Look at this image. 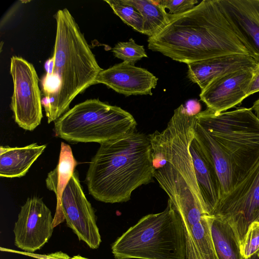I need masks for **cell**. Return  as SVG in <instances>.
Segmentation results:
<instances>
[{
  "instance_id": "cell-19",
  "label": "cell",
  "mask_w": 259,
  "mask_h": 259,
  "mask_svg": "<svg viewBox=\"0 0 259 259\" xmlns=\"http://www.w3.org/2000/svg\"><path fill=\"white\" fill-rule=\"evenodd\" d=\"M133 5L142 16L143 34L149 37L161 32L169 23L168 13L159 1L127 0Z\"/></svg>"
},
{
  "instance_id": "cell-6",
  "label": "cell",
  "mask_w": 259,
  "mask_h": 259,
  "mask_svg": "<svg viewBox=\"0 0 259 259\" xmlns=\"http://www.w3.org/2000/svg\"><path fill=\"white\" fill-rule=\"evenodd\" d=\"M133 116L98 99L75 105L55 121V136L71 142L100 144L136 131Z\"/></svg>"
},
{
  "instance_id": "cell-26",
  "label": "cell",
  "mask_w": 259,
  "mask_h": 259,
  "mask_svg": "<svg viewBox=\"0 0 259 259\" xmlns=\"http://www.w3.org/2000/svg\"><path fill=\"white\" fill-rule=\"evenodd\" d=\"M251 109L252 110L255 111V115L257 118L259 120V99L253 103V106Z\"/></svg>"
},
{
  "instance_id": "cell-31",
  "label": "cell",
  "mask_w": 259,
  "mask_h": 259,
  "mask_svg": "<svg viewBox=\"0 0 259 259\" xmlns=\"http://www.w3.org/2000/svg\"><path fill=\"white\" fill-rule=\"evenodd\" d=\"M40 259H42V258H40Z\"/></svg>"
},
{
  "instance_id": "cell-22",
  "label": "cell",
  "mask_w": 259,
  "mask_h": 259,
  "mask_svg": "<svg viewBox=\"0 0 259 259\" xmlns=\"http://www.w3.org/2000/svg\"><path fill=\"white\" fill-rule=\"evenodd\" d=\"M114 56L124 62L134 65L143 58H147L144 46L136 44L133 38L119 42L112 49Z\"/></svg>"
},
{
  "instance_id": "cell-18",
  "label": "cell",
  "mask_w": 259,
  "mask_h": 259,
  "mask_svg": "<svg viewBox=\"0 0 259 259\" xmlns=\"http://www.w3.org/2000/svg\"><path fill=\"white\" fill-rule=\"evenodd\" d=\"M77 165L70 146L62 142L59 162L56 167L49 173L46 179L47 188L56 196L57 208L59 206L62 195Z\"/></svg>"
},
{
  "instance_id": "cell-10",
  "label": "cell",
  "mask_w": 259,
  "mask_h": 259,
  "mask_svg": "<svg viewBox=\"0 0 259 259\" xmlns=\"http://www.w3.org/2000/svg\"><path fill=\"white\" fill-rule=\"evenodd\" d=\"M53 222L51 211L41 199L28 198L13 229L15 246L28 253L40 249L52 236Z\"/></svg>"
},
{
  "instance_id": "cell-30",
  "label": "cell",
  "mask_w": 259,
  "mask_h": 259,
  "mask_svg": "<svg viewBox=\"0 0 259 259\" xmlns=\"http://www.w3.org/2000/svg\"><path fill=\"white\" fill-rule=\"evenodd\" d=\"M257 222H259V218H258V220Z\"/></svg>"
},
{
  "instance_id": "cell-14",
  "label": "cell",
  "mask_w": 259,
  "mask_h": 259,
  "mask_svg": "<svg viewBox=\"0 0 259 259\" xmlns=\"http://www.w3.org/2000/svg\"><path fill=\"white\" fill-rule=\"evenodd\" d=\"M257 64L251 57L245 55L218 56L187 64V77L202 91L218 77L242 69H254Z\"/></svg>"
},
{
  "instance_id": "cell-16",
  "label": "cell",
  "mask_w": 259,
  "mask_h": 259,
  "mask_svg": "<svg viewBox=\"0 0 259 259\" xmlns=\"http://www.w3.org/2000/svg\"><path fill=\"white\" fill-rule=\"evenodd\" d=\"M47 145L32 143L21 147H0V176L14 178L24 176L43 153Z\"/></svg>"
},
{
  "instance_id": "cell-29",
  "label": "cell",
  "mask_w": 259,
  "mask_h": 259,
  "mask_svg": "<svg viewBox=\"0 0 259 259\" xmlns=\"http://www.w3.org/2000/svg\"><path fill=\"white\" fill-rule=\"evenodd\" d=\"M80 258L81 259H90L89 258H87V257H83V256H82L80 255Z\"/></svg>"
},
{
  "instance_id": "cell-7",
  "label": "cell",
  "mask_w": 259,
  "mask_h": 259,
  "mask_svg": "<svg viewBox=\"0 0 259 259\" xmlns=\"http://www.w3.org/2000/svg\"><path fill=\"white\" fill-rule=\"evenodd\" d=\"M213 215L230 225L241 246L249 225L259 218V159L217 204Z\"/></svg>"
},
{
  "instance_id": "cell-2",
  "label": "cell",
  "mask_w": 259,
  "mask_h": 259,
  "mask_svg": "<svg viewBox=\"0 0 259 259\" xmlns=\"http://www.w3.org/2000/svg\"><path fill=\"white\" fill-rule=\"evenodd\" d=\"M168 16V24L148 38L149 50L187 64L231 54L249 56L218 0H203L185 13Z\"/></svg>"
},
{
  "instance_id": "cell-24",
  "label": "cell",
  "mask_w": 259,
  "mask_h": 259,
  "mask_svg": "<svg viewBox=\"0 0 259 259\" xmlns=\"http://www.w3.org/2000/svg\"><path fill=\"white\" fill-rule=\"evenodd\" d=\"M159 3L169 10L170 15L181 14L193 9L198 2L197 0H159Z\"/></svg>"
},
{
  "instance_id": "cell-23",
  "label": "cell",
  "mask_w": 259,
  "mask_h": 259,
  "mask_svg": "<svg viewBox=\"0 0 259 259\" xmlns=\"http://www.w3.org/2000/svg\"><path fill=\"white\" fill-rule=\"evenodd\" d=\"M259 249V222L255 221L249 226L240 246L243 259L247 258Z\"/></svg>"
},
{
  "instance_id": "cell-28",
  "label": "cell",
  "mask_w": 259,
  "mask_h": 259,
  "mask_svg": "<svg viewBox=\"0 0 259 259\" xmlns=\"http://www.w3.org/2000/svg\"><path fill=\"white\" fill-rule=\"evenodd\" d=\"M70 259H81L80 255H74L72 257H70Z\"/></svg>"
},
{
  "instance_id": "cell-21",
  "label": "cell",
  "mask_w": 259,
  "mask_h": 259,
  "mask_svg": "<svg viewBox=\"0 0 259 259\" xmlns=\"http://www.w3.org/2000/svg\"><path fill=\"white\" fill-rule=\"evenodd\" d=\"M126 24L135 30L143 33V20L139 12L127 0H104Z\"/></svg>"
},
{
  "instance_id": "cell-11",
  "label": "cell",
  "mask_w": 259,
  "mask_h": 259,
  "mask_svg": "<svg viewBox=\"0 0 259 259\" xmlns=\"http://www.w3.org/2000/svg\"><path fill=\"white\" fill-rule=\"evenodd\" d=\"M249 55L259 63V0H218Z\"/></svg>"
},
{
  "instance_id": "cell-1",
  "label": "cell",
  "mask_w": 259,
  "mask_h": 259,
  "mask_svg": "<svg viewBox=\"0 0 259 259\" xmlns=\"http://www.w3.org/2000/svg\"><path fill=\"white\" fill-rule=\"evenodd\" d=\"M196 116L194 137L215 168L223 198L259 159V120L245 107L221 113L207 108Z\"/></svg>"
},
{
  "instance_id": "cell-13",
  "label": "cell",
  "mask_w": 259,
  "mask_h": 259,
  "mask_svg": "<svg viewBox=\"0 0 259 259\" xmlns=\"http://www.w3.org/2000/svg\"><path fill=\"white\" fill-rule=\"evenodd\" d=\"M158 78L147 69L123 61L103 69L98 74L96 83H102L125 96L152 95Z\"/></svg>"
},
{
  "instance_id": "cell-20",
  "label": "cell",
  "mask_w": 259,
  "mask_h": 259,
  "mask_svg": "<svg viewBox=\"0 0 259 259\" xmlns=\"http://www.w3.org/2000/svg\"><path fill=\"white\" fill-rule=\"evenodd\" d=\"M211 232L219 259H243L239 242L229 224L214 216Z\"/></svg>"
},
{
  "instance_id": "cell-8",
  "label": "cell",
  "mask_w": 259,
  "mask_h": 259,
  "mask_svg": "<svg viewBox=\"0 0 259 259\" xmlns=\"http://www.w3.org/2000/svg\"><path fill=\"white\" fill-rule=\"evenodd\" d=\"M10 71L14 86L11 107L15 121L23 129L33 131L42 118L37 74L31 63L18 56L11 58Z\"/></svg>"
},
{
  "instance_id": "cell-27",
  "label": "cell",
  "mask_w": 259,
  "mask_h": 259,
  "mask_svg": "<svg viewBox=\"0 0 259 259\" xmlns=\"http://www.w3.org/2000/svg\"><path fill=\"white\" fill-rule=\"evenodd\" d=\"M245 259H259V249L251 256Z\"/></svg>"
},
{
  "instance_id": "cell-17",
  "label": "cell",
  "mask_w": 259,
  "mask_h": 259,
  "mask_svg": "<svg viewBox=\"0 0 259 259\" xmlns=\"http://www.w3.org/2000/svg\"><path fill=\"white\" fill-rule=\"evenodd\" d=\"M214 215H207L185 230L186 259H219L213 244L211 226Z\"/></svg>"
},
{
  "instance_id": "cell-9",
  "label": "cell",
  "mask_w": 259,
  "mask_h": 259,
  "mask_svg": "<svg viewBox=\"0 0 259 259\" xmlns=\"http://www.w3.org/2000/svg\"><path fill=\"white\" fill-rule=\"evenodd\" d=\"M64 220L79 240L91 249L99 247L101 237L95 211L83 192L77 171L74 172L63 192L54 218V227Z\"/></svg>"
},
{
  "instance_id": "cell-3",
  "label": "cell",
  "mask_w": 259,
  "mask_h": 259,
  "mask_svg": "<svg viewBox=\"0 0 259 259\" xmlns=\"http://www.w3.org/2000/svg\"><path fill=\"white\" fill-rule=\"evenodd\" d=\"M55 17L54 72L51 75L45 74L40 81L41 104L49 123L66 113L77 95L96 84L103 70L68 9L59 10Z\"/></svg>"
},
{
  "instance_id": "cell-15",
  "label": "cell",
  "mask_w": 259,
  "mask_h": 259,
  "mask_svg": "<svg viewBox=\"0 0 259 259\" xmlns=\"http://www.w3.org/2000/svg\"><path fill=\"white\" fill-rule=\"evenodd\" d=\"M196 178L208 211H213L222 198L221 187L215 168L194 137L189 146Z\"/></svg>"
},
{
  "instance_id": "cell-25",
  "label": "cell",
  "mask_w": 259,
  "mask_h": 259,
  "mask_svg": "<svg viewBox=\"0 0 259 259\" xmlns=\"http://www.w3.org/2000/svg\"><path fill=\"white\" fill-rule=\"evenodd\" d=\"M259 92V63L255 68L247 92V97Z\"/></svg>"
},
{
  "instance_id": "cell-12",
  "label": "cell",
  "mask_w": 259,
  "mask_h": 259,
  "mask_svg": "<svg viewBox=\"0 0 259 259\" xmlns=\"http://www.w3.org/2000/svg\"><path fill=\"white\" fill-rule=\"evenodd\" d=\"M254 69L240 70L215 79L201 91L200 100L215 113L234 107L247 97Z\"/></svg>"
},
{
  "instance_id": "cell-4",
  "label": "cell",
  "mask_w": 259,
  "mask_h": 259,
  "mask_svg": "<svg viewBox=\"0 0 259 259\" xmlns=\"http://www.w3.org/2000/svg\"><path fill=\"white\" fill-rule=\"evenodd\" d=\"M153 170L150 139L135 131L100 144L90 163L85 182L96 200L125 202L135 189L153 181Z\"/></svg>"
},
{
  "instance_id": "cell-5",
  "label": "cell",
  "mask_w": 259,
  "mask_h": 259,
  "mask_svg": "<svg viewBox=\"0 0 259 259\" xmlns=\"http://www.w3.org/2000/svg\"><path fill=\"white\" fill-rule=\"evenodd\" d=\"M115 259H186L182 220L170 201L157 213L142 217L113 243Z\"/></svg>"
}]
</instances>
